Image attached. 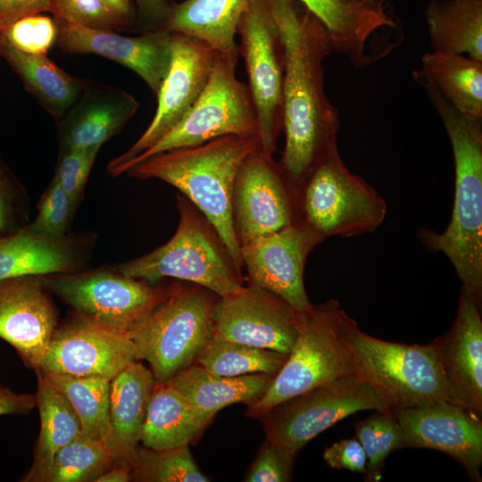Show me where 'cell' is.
<instances>
[{"label":"cell","mask_w":482,"mask_h":482,"mask_svg":"<svg viewBox=\"0 0 482 482\" xmlns=\"http://www.w3.org/2000/svg\"><path fill=\"white\" fill-rule=\"evenodd\" d=\"M284 50L279 169L295 193L318 160L337 145L340 118L324 89V59L333 52L320 21L297 0H267Z\"/></svg>","instance_id":"obj_1"},{"label":"cell","mask_w":482,"mask_h":482,"mask_svg":"<svg viewBox=\"0 0 482 482\" xmlns=\"http://www.w3.org/2000/svg\"><path fill=\"white\" fill-rule=\"evenodd\" d=\"M440 117L454 160L453 213L441 233L420 229L418 237L432 252L443 253L453 264L463 289L482 303V118L463 114L429 81L417 78Z\"/></svg>","instance_id":"obj_2"},{"label":"cell","mask_w":482,"mask_h":482,"mask_svg":"<svg viewBox=\"0 0 482 482\" xmlns=\"http://www.w3.org/2000/svg\"><path fill=\"white\" fill-rule=\"evenodd\" d=\"M259 150L258 136H223L154 154L125 173L138 179H158L181 191L206 217L242 277L240 245L232 220L233 188L243 162Z\"/></svg>","instance_id":"obj_3"},{"label":"cell","mask_w":482,"mask_h":482,"mask_svg":"<svg viewBox=\"0 0 482 482\" xmlns=\"http://www.w3.org/2000/svg\"><path fill=\"white\" fill-rule=\"evenodd\" d=\"M341 336L353 373L392 411L438 401L461 405L445 377L435 340L428 345L382 340L362 331L345 311Z\"/></svg>","instance_id":"obj_4"},{"label":"cell","mask_w":482,"mask_h":482,"mask_svg":"<svg viewBox=\"0 0 482 482\" xmlns=\"http://www.w3.org/2000/svg\"><path fill=\"white\" fill-rule=\"evenodd\" d=\"M386 214L384 198L342 161L337 145L314 164L296 192V220L321 241L373 232Z\"/></svg>","instance_id":"obj_5"},{"label":"cell","mask_w":482,"mask_h":482,"mask_svg":"<svg viewBox=\"0 0 482 482\" xmlns=\"http://www.w3.org/2000/svg\"><path fill=\"white\" fill-rule=\"evenodd\" d=\"M178 207V229L166 244L113 267L153 285L169 277L201 286L218 296L240 291L242 277L213 228L186 198L179 196Z\"/></svg>","instance_id":"obj_6"},{"label":"cell","mask_w":482,"mask_h":482,"mask_svg":"<svg viewBox=\"0 0 482 482\" xmlns=\"http://www.w3.org/2000/svg\"><path fill=\"white\" fill-rule=\"evenodd\" d=\"M214 293L194 284L167 288L164 299L128 337L139 360L146 361L157 382H165L195 363L214 333Z\"/></svg>","instance_id":"obj_7"},{"label":"cell","mask_w":482,"mask_h":482,"mask_svg":"<svg viewBox=\"0 0 482 482\" xmlns=\"http://www.w3.org/2000/svg\"><path fill=\"white\" fill-rule=\"evenodd\" d=\"M344 310L335 299L301 312V325L288 356L270 386L246 415L260 419L272 407L335 378L354 374L341 336Z\"/></svg>","instance_id":"obj_8"},{"label":"cell","mask_w":482,"mask_h":482,"mask_svg":"<svg viewBox=\"0 0 482 482\" xmlns=\"http://www.w3.org/2000/svg\"><path fill=\"white\" fill-rule=\"evenodd\" d=\"M237 63V58L215 54L208 82L191 109L154 145L129 162L121 174L156 154L229 135L259 137L253 99L248 86L236 76Z\"/></svg>","instance_id":"obj_9"},{"label":"cell","mask_w":482,"mask_h":482,"mask_svg":"<svg viewBox=\"0 0 482 482\" xmlns=\"http://www.w3.org/2000/svg\"><path fill=\"white\" fill-rule=\"evenodd\" d=\"M49 292L75 312L128 336L164 299L167 288L127 276L114 267L44 275Z\"/></svg>","instance_id":"obj_10"},{"label":"cell","mask_w":482,"mask_h":482,"mask_svg":"<svg viewBox=\"0 0 482 482\" xmlns=\"http://www.w3.org/2000/svg\"><path fill=\"white\" fill-rule=\"evenodd\" d=\"M392 410L355 374L343 376L292 397L261 418L265 439L292 457L312 438L349 415Z\"/></svg>","instance_id":"obj_11"},{"label":"cell","mask_w":482,"mask_h":482,"mask_svg":"<svg viewBox=\"0 0 482 482\" xmlns=\"http://www.w3.org/2000/svg\"><path fill=\"white\" fill-rule=\"evenodd\" d=\"M261 151L272 155L283 122L284 50L267 0H250L237 28Z\"/></svg>","instance_id":"obj_12"},{"label":"cell","mask_w":482,"mask_h":482,"mask_svg":"<svg viewBox=\"0 0 482 482\" xmlns=\"http://www.w3.org/2000/svg\"><path fill=\"white\" fill-rule=\"evenodd\" d=\"M326 28L333 51L356 69L387 57L403 41L390 0H297Z\"/></svg>","instance_id":"obj_13"},{"label":"cell","mask_w":482,"mask_h":482,"mask_svg":"<svg viewBox=\"0 0 482 482\" xmlns=\"http://www.w3.org/2000/svg\"><path fill=\"white\" fill-rule=\"evenodd\" d=\"M214 58L215 53L202 41L171 32L170 64L156 96L155 114L141 137L109 162L111 176L120 175L129 162L154 145L185 116L206 86Z\"/></svg>","instance_id":"obj_14"},{"label":"cell","mask_w":482,"mask_h":482,"mask_svg":"<svg viewBox=\"0 0 482 482\" xmlns=\"http://www.w3.org/2000/svg\"><path fill=\"white\" fill-rule=\"evenodd\" d=\"M232 220L239 245L295 222V193L271 155L259 150L241 164L233 188Z\"/></svg>","instance_id":"obj_15"},{"label":"cell","mask_w":482,"mask_h":482,"mask_svg":"<svg viewBox=\"0 0 482 482\" xmlns=\"http://www.w3.org/2000/svg\"><path fill=\"white\" fill-rule=\"evenodd\" d=\"M301 312L277 295L248 284L219 296L214 331L231 341L288 354L300 330Z\"/></svg>","instance_id":"obj_16"},{"label":"cell","mask_w":482,"mask_h":482,"mask_svg":"<svg viewBox=\"0 0 482 482\" xmlns=\"http://www.w3.org/2000/svg\"><path fill=\"white\" fill-rule=\"evenodd\" d=\"M321 242L295 221L240 245L248 284L277 295L298 312L308 310L312 303L303 285V270L309 253Z\"/></svg>","instance_id":"obj_17"},{"label":"cell","mask_w":482,"mask_h":482,"mask_svg":"<svg viewBox=\"0 0 482 482\" xmlns=\"http://www.w3.org/2000/svg\"><path fill=\"white\" fill-rule=\"evenodd\" d=\"M136 361H139V356L128 336L76 313L56 327L37 372L99 376L112 380Z\"/></svg>","instance_id":"obj_18"},{"label":"cell","mask_w":482,"mask_h":482,"mask_svg":"<svg viewBox=\"0 0 482 482\" xmlns=\"http://www.w3.org/2000/svg\"><path fill=\"white\" fill-rule=\"evenodd\" d=\"M403 428L405 448L445 453L463 466L472 481H481L482 420L466 408L438 401L392 411Z\"/></svg>","instance_id":"obj_19"},{"label":"cell","mask_w":482,"mask_h":482,"mask_svg":"<svg viewBox=\"0 0 482 482\" xmlns=\"http://www.w3.org/2000/svg\"><path fill=\"white\" fill-rule=\"evenodd\" d=\"M48 292L44 275L0 280V338L36 372L57 327V312Z\"/></svg>","instance_id":"obj_20"},{"label":"cell","mask_w":482,"mask_h":482,"mask_svg":"<svg viewBox=\"0 0 482 482\" xmlns=\"http://www.w3.org/2000/svg\"><path fill=\"white\" fill-rule=\"evenodd\" d=\"M55 22L56 41L64 53L94 54L120 63L142 78L157 96L170 64L171 32L159 29L127 37L114 30Z\"/></svg>","instance_id":"obj_21"},{"label":"cell","mask_w":482,"mask_h":482,"mask_svg":"<svg viewBox=\"0 0 482 482\" xmlns=\"http://www.w3.org/2000/svg\"><path fill=\"white\" fill-rule=\"evenodd\" d=\"M435 341L445 377L454 396L461 406L481 418V305L463 289L450 329Z\"/></svg>","instance_id":"obj_22"},{"label":"cell","mask_w":482,"mask_h":482,"mask_svg":"<svg viewBox=\"0 0 482 482\" xmlns=\"http://www.w3.org/2000/svg\"><path fill=\"white\" fill-rule=\"evenodd\" d=\"M96 235L67 234L59 238L43 237L26 225L0 237V280L28 274L71 273L88 264Z\"/></svg>","instance_id":"obj_23"},{"label":"cell","mask_w":482,"mask_h":482,"mask_svg":"<svg viewBox=\"0 0 482 482\" xmlns=\"http://www.w3.org/2000/svg\"><path fill=\"white\" fill-rule=\"evenodd\" d=\"M138 107L137 100L127 91L87 80L60 118L59 150L101 147L123 129Z\"/></svg>","instance_id":"obj_24"},{"label":"cell","mask_w":482,"mask_h":482,"mask_svg":"<svg viewBox=\"0 0 482 482\" xmlns=\"http://www.w3.org/2000/svg\"><path fill=\"white\" fill-rule=\"evenodd\" d=\"M154 385L152 370L138 361L127 365L111 380L110 431L105 445L115 465L131 467Z\"/></svg>","instance_id":"obj_25"},{"label":"cell","mask_w":482,"mask_h":482,"mask_svg":"<svg viewBox=\"0 0 482 482\" xmlns=\"http://www.w3.org/2000/svg\"><path fill=\"white\" fill-rule=\"evenodd\" d=\"M250 0H185L173 3L162 29L198 39L215 54L238 57L236 36Z\"/></svg>","instance_id":"obj_26"},{"label":"cell","mask_w":482,"mask_h":482,"mask_svg":"<svg viewBox=\"0 0 482 482\" xmlns=\"http://www.w3.org/2000/svg\"><path fill=\"white\" fill-rule=\"evenodd\" d=\"M214 416L194 405L169 383L155 381L140 442L154 450L188 445Z\"/></svg>","instance_id":"obj_27"},{"label":"cell","mask_w":482,"mask_h":482,"mask_svg":"<svg viewBox=\"0 0 482 482\" xmlns=\"http://www.w3.org/2000/svg\"><path fill=\"white\" fill-rule=\"evenodd\" d=\"M275 376L271 373L220 376L193 363L165 382L199 409L216 414L233 403L252 405L265 394Z\"/></svg>","instance_id":"obj_28"},{"label":"cell","mask_w":482,"mask_h":482,"mask_svg":"<svg viewBox=\"0 0 482 482\" xmlns=\"http://www.w3.org/2000/svg\"><path fill=\"white\" fill-rule=\"evenodd\" d=\"M424 18L432 51L482 61V0H429Z\"/></svg>","instance_id":"obj_29"},{"label":"cell","mask_w":482,"mask_h":482,"mask_svg":"<svg viewBox=\"0 0 482 482\" xmlns=\"http://www.w3.org/2000/svg\"><path fill=\"white\" fill-rule=\"evenodd\" d=\"M0 56L19 76L27 91L55 119L63 116L87 82L67 73L46 55L26 54L1 40Z\"/></svg>","instance_id":"obj_30"},{"label":"cell","mask_w":482,"mask_h":482,"mask_svg":"<svg viewBox=\"0 0 482 482\" xmlns=\"http://www.w3.org/2000/svg\"><path fill=\"white\" fill-rule=\"evenodd\" d=\"M413 76L432 83L463 114L482 118V61L463 54L427 52Z\"/></svg>","instance_id":"obj_31"},{"label":"cell","mask_w":482,"mask_h":482,"mask_svg":"<svg viewBox=\"0 0 482 482\" xmlns=\"http://www.w3.org/2000/svg\"><path fill=\"white\" fill-rule=\"evenodd\" d=\"M37 377L40 433L32 465L21 479L25 482H41L56 452L80 435L79 421L67 398L44 375Z\"/></svg>","instance_id":"obj_32"},{"label":"cell","mask_w":482,"mask_h":482,"mask_svg":"<svg viewBox=\"0 0 482 482\" xmlns=\"http://www.w3.org/2000/svg\"><path fill=\"white\" fill-rule=\"evenodd\" d=\"M37 373L44 375L67 398L79 421L80 434L106 444L110 431L111 380L99 376Z\"/></svg>","instance_id":"obj_33"},{"label":"cell","mask_w":482,"mask_h":482,"mask_svg":"<svg viewBox=\"0 0 482 482\" xmlns=\"http://www.w3.org/2000/svg\"><path fill=\"white\" fill-rule=\"evenodd\" d=\"M287 356V353L231 341L214 331L195 363L212 373L226 377L277 374Z\"/></svg>","instance_id":"obj_34"},{"label":"cell","mask_w":482,"mask_h":482,"mask_svg":"<svg viewBox=\"0 0 482 482\" xmlns=\"http://www.w3.org/2000/svg\"><path fill=\"white\" fill-rule=\"evenodd\" d=\"M113 465L104 442L80 434L56 452L41 482H96Z\"/></svg>","instance_id":"obj_35"},{"label":"cell","mask_w":482,"mask_h":482,"mask_svg":"<svg viewBox=\"0 0 482 482\" xmlns=\"http://www.w3.org/2000/svg\"><path fill=\"white\" fill-rule=\"evenodd\" d=\"M131 480L139 482H208L188 445L154 450L137 447L131 464Z\"/></svg>","instance_id":"obj_36"},{"label":"cell","mask_w":482,"mask_h":482,"mask_svg":"<svg viewBox=\"0 0 482 482\" xmlns=\"http://www.w3.org/2000/svg\"><path fill=\"white\" fill-rule=\"evenodd\" d=\"M356 438L367 456L366 481L377 482L388 455L405 448L403 428L392 413L375 411L355 425Z\"/></svg>","instance_id":"obj_37"},{"label":"cell","mask_w":482,"mask_h":482,"mask_svg":"<svg viewBox=\"0 0 482 482\" xmlns=\"http://www.w3.org/2000/svg\"><path fill=\"white\" fill-rule=\"evenodd\" d=\"M77 204L53 177L37 205L34 220L27 224L34 233L53 238L69 234Z\"/></svg>","instance_id":"obj_38"},{"label":"cell","mask_w":482,"mask_h":482,"mask_svg":"<svg viewBox=\"0 0 482 482\" xmlns=\"http://www.w3.org/2000/svg\"><path fill=\"white\" fill-rule=\"evenodd\" d=\"M57 33L54 19L35 13L0 31V40L26 54L46 55L56 40Z\"/></svg>","instance_id":"obj_39"},{"label":"cell","mask_w":482,"mask_h":482,"mask_svg":"<svg viewBox=\"0 0 482 482\" xmlns=\"http://www.w3.org/2000/svg\"><path fill=\"white\" fill-rule=\"evenodd\" d=\"M26 189L0 159V237L12 235L29 221Z\"/></svg>","instance_id":"obj_40"},{"label":"cell","mask_w":482,"mask_h":482,"mask_svg":"<svg viewBox=\"0 0 482 482\" xmlns=\"http://www.w3.org/2000/svg\"><path fill=\"white\" fill-rule=\"evenodd\" d=\"M100 147L59 150L54 178L72 201L79 204Z\"/></svg>","instance_id":"obj_41"},{"label":"cell","mask_w":482,"mask_h":482,"mask_svg":"<svg viewBox=\"0 0 482 482\" xmlns=\"http://www.w3.org/2000/svg\"><path fill=\"white\" fill-rule=\"evenodd\" d=\"M55 21L104 30L121 28L101 0H52Z\"/></svg>","instance_id":"obj_42"},{"label":"cell","mask_w":482,"mask_h":482,"mask_svg":"<svg viewBox=\"0 0 482 482\" xmlns=\"http://www.w3.org/2000/svg\"><path fill=\"white\" fill-rule=\"evenodd\" d=\"M295 458L267 439L257 452L244 481L287 482L292 478Z\"/></svg>","instance_id":"obj_43"},{"label":"cell","mask_w":482,"mask_h":482,"mask_svg":"<svg viewBox=\"0 0 482 482\" xmlns=\"http://www.w3.org/2000/svg\"><path fill=\"white\" fill-rule=\"evenodd\" d=\"M323 460L333 469H345L363 475L366 473L367 456L356 436L332 444L324 450Z\"/></svg>","instance_id":"obj_44"},{"label":"cell","mask_w":482,"mask_h":482,"mask_svg":"<svg viewBox=\"0 0 482 482\" xmlns=\"http://www.w3.org/2000/svg\"><path fill=\"white\" fill-rule=\"evenodd\" d=\"M52 12V0H0V31L35 13Z\"/></svg>","instance_id":"obj_45"},{"label":"cell","mask_w":482,"mask_h":482,"mask_svg":"<svg viewBox=\"0 0 482 482\" xmlns=\"http://www.w3.org/2000/svg\"><path fill=\"white\" fill-rule=\"evenodd\" d=\"M137 12V25L142 33L162 29L173 3L167 0H133Z\"/></svg>","instance_id":"obj_46"},{"label":"cell","mask_w":482,"mask_h":482,"mask_svg":"<svg viewBox=\"0 0 482 482\" xmlns=\"http://www.w3.org/2000/svg\"><path fill=\"white\" fill-rule=\"evenodd\" d=\"M35 406V395L15 393L0 385V415L26 414Z\"/></svg>","instance_id":"obj_47"},{"label":"cell","mask_w":482,"mask_h":482,"mask_svg":"<svg viewBox=\"0 0 482 482\" xmlns=\"http://www.w3.org/2000/svg\"><path fill=\"white\" fill-rule=\"evenodd\" d=\"M120 24L121 30L137 23V12L133 0H101Z\"/></svg>","instance_id":"obj_48"},{"label":"cell","mask_w":482,"mask_h":482,"mask_svg":"<svg viewBox=\"0 0 482 482\" xmlns=\"http://www.w3.org/2000/svg\"><path fill=\"white\" fill-rule=\"evenodd\" d=\"M129 481H131V467L125 465H113L96 480V482Z\"/></svg>","instance_id":"obj_49"}]
</instances>
